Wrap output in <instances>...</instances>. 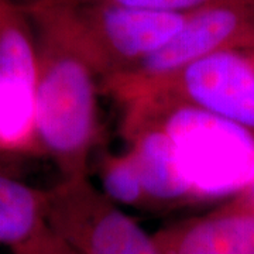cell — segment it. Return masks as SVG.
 <instances>
[{
  "mask_svg": "<svg viewBox=\"0 0 254 254\" xmlns=\"http://www.w3.org/2000/svg\"><path fill=\"white\" fill-rule=\"evenodd\" d=\"M37 43V125L43 154L61 180L88 177L99 141L100 76L66 27L60 10L24 0Z\"/></svg>",
  "mask_w": 254,
  "mask_h": 254,
  "instance_id": "obj_1",
  "label": "cell"
},
{
  "mask_svg": "<svg viewBox=\"0 0 254 254\" xmlns=\"http://www.w3.org/2000/svg\"><path fill=\"white\" fill-rule=\"evenodd\" d=\"M154 115L171 140L192 202L232 199L254 180V133L171 99L123 105Z\"/></svg>",
  "mask_w": 254,
  "mask_h": 254,
  "instance_id": "obj_2",
  "label": "cell"
},
{
  "mask_svg": "<svg viewBox=\"0 0 254 254\" xmlns=\"http://www.w3.org/2000/svg\"><path fill=\"white\" fill-rule=\"evenodd\" d=\"M50 4L58 7L100 82L134 68L163 48L181 30L188 14L112 3Z\"/></svg>",
  "mask_w": 254,
  "mask_h": 254,
  "instance_id": "obj_3",
  "label": "cell"
},
{
  "mask_svg": "<svg viewBox=\"0 0 254 254\" xmlns=\"http://www.w3.org/2000/svg\"><path fill=\"white\" fill-rule=\"evenodd\" d=\"M254 41V0L215 3L190 11L184 26L154 54L126 72L100 82L118 105L190 64L225 50H245Z\"/></svg>",
  "mask_w": 254,
  "mask_h": 254,
  "instance_id": "obj_4",
  "label": "cell"
},
{
  "mask_svg": "<svg viewBox=\"0 0 254 254\" xmlns=\"http://www.w3.org/2000/svg\"><path fill=\"white\" fill-rule=\"evenodd\" d=\"M37 85L36 34L24 0H0V158L44 157Z\"/></svg>",
  "mask_w": 254,
  "mask_h": 254,
  "instance_id": "obj_5",
  "label": "cell"
},
{
  "mask_svg": "<svg viewBox=\"0 0 254 254\" xmlns=\"http://www.w3.org/2000/svg\"><path fill=\"white\" fill-rule=\"evenodd\" d=\"M47 223L79 254H163L154 236L88 177L61 180L48 190Z\"/></svg>",
  "mask_w": 254,
  "mask_h": 254,
  "instance_id": "obj_6",
  "label": "cell"
},
{
  "mask_svg": "<svg viewBox=\"0 0 254 254\" xmlns=\"http://www.w3.org/2000/svg\"><path fill=\"white\" fill-rule=\"evenodd\" d=\"M151 98L187 103L254 133V69L242 50L200 58L119 106Z\"/></svg>",
  "mask_w": 254,
  "mask_h": 254,
  "instance_id": "obj_7",
  "label": "cell"
},
{
  "mask_svg": "<svg viewBox=\"0 0 254 254\" xmlns=\"http://www.w3.org/2000/svg\"><path fill=\"white\" fill-rule=\"evenodd\" d=\"M120 130L140 173L150 209L171 210L193 203L171 140L154 115L137 106L122 108Z\"/></svg>",
  "mask_w": 254,
  "mask_h": 254,
  "instance_id": "obj_8",
  "label": "cell"
},
{
  "mask_svg": "<svg viewBox=\"0 0 254 254\" xmlns=\"http://www.w3.org/2000/svg\"><path fill=\"white\" fill-rule=\"evenodd\" d=\"M153 236L163 254H254V203L236 196Z\"/></svg>",
  "mask_w": 254,
  "mask_h": 254,
  "instance_id": "obj_9",
  "label": "cell"
},
{
  "mask_svg": "<svg viewBox=\"0 0 254 254\" xmlns=\"http://www.w3.org/2000/svg\"><path fill=\"white\" fill-rule=\"evenodd\" d=\"M48 190H38L0 173V245H23L47 223Z\"/></svg>",
  "mask_w": 254,
  "mask_h": 254,
  "instance_id": "obj_10",
  "label": "cell"
},
{
  "mask_svg": "<svg viewBox=\"0 0 254 254\" xmlns=\"http://www.w3.org/2000/svg\"><path fill=\"white\" fill-rule=\"evenodd\" d=\"M96 174L102 193L120 208L150 209L137 165L130 153L106 151L96 164Z\"/></svg>",
  "mask_w": 254,
  "mask_h": 254,
  "instance_id": "obj_11",
  "label": "cell"
},
{
  "mask_svg": "<svg viewBox=\"0 0 254 254\" xmlns=\"http://www.w3.org/2000/svg\"><path fill=\"white\" fill-rule=\"evenodd\" d=\"M58 4H82V3H112L136 9L167 11V13H190L193 10L210 6L215 3L233 0H44Z\"/></svg>",
  "mask_w": 254,
  "mask_h": 254,
  "instance_id": "obj_12",
  "label": "cell"
},
{
  "mask_svg": "<svg viewBox=\"0 0 254 254\" xmlns=\"http://www.w3.org/2000/svg\"><path fill=\"white\" fill-rule=\"evenodd\" d=\"M13 254H79L65 239L46 223L33 236L11 250Z\"/></svg>",
  "mask_w": 254,
  "mask_h": 254,
  "instance_id": "obj_13",
  "label": "cell"
},
{
  "mask_svg": "<svg viewBox=\"0 0 254 254\" xmlns=\"http://www.w3.org/2000/svg\"><path fill=\"white\" fill-rule=\"evenodd\" d=\"M237 196H240V198H243V199L249 200V202H252L254 203V180L252 181V184L246 188L240 195H237Z\"/></svg>",
  "mask_w": 254,
  "mask_h": 254,
  "instance_id": "obj_14",
  "label": "cell"
},
{
  "mask_svg": "<svg viewBox=\"0 0 254 254\" xmlns=\"http://www.w3.org/2000/svg\"><path fill=\"white\" fill-rule=\"evenodd\" d=\"M242 51H243L246 54V57L249 58V61H250V64H252V66H253L254 69V41L249 47H246L245 50H242Z\"/></svg>",
  "mask_w": 254,
  "mask_h": 254,
  "instance_id": "obj_15",
  "label": "cell"
}]
</instances>
